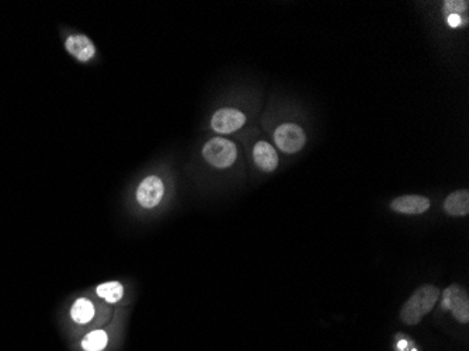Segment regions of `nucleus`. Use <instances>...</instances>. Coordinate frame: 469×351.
<instances>
[{
    "label": "nucleus",
    "mask_w": 469,
    "mask_h": 351,
    "mask_svg": "<svg viewBox=\"0 0 469 351\" xmlns=\"http://www.w3.org/2000/svg\"><path fill=\"white\" fill-rule=\"evenodd\" d=\"M440 297L438 288L434 286H422L418 288L400 311V319L406 325H418L437 304Z\"/></svg>",
    "instance_id": "nucleus-1"
},
{
    "label": "nucleus",
    "mask_w": 469,
    "mask_h": 351,
    "mask_svg": "<svg viewBox=\"0 0 469 351\" xmlns=\"http://www.w3.org/2000/svg\"><path fill=\"white\" fill-rule=\"evenodd\" d=\"M203 156L211 166L217 169H227L236 162L238 149L229 139L214 138L204 145Z\"/></svg>",
    "instance_id": "nucleus-2"
},
{
    "label": "nucleus",
    "mask_w": 469,
    "mask_h": 351,
    "mask_svg": "<svg viewBox=\"0 0 469 351\" xmlns=\"http://www.w3.org/2000/svg\"><path fill=\"white\" fill-rule=\"evenodd\" d=\"M274 140L277 147L286 154H297L306 142L304 129L295 124H283L276 129Z\"/></svg>",
    "instance_id": "nucleus-3"
},
{
    "label": "nucleus",
    "mask_w": 469,
    "mask_h": 351,
    "mask_svg": "<svg viewBox=\"0 0 469 351\" xmlns=\"http://www.w3.org/2000/svg\"><path fill=\"white\" fill-rule=\"evenodd\" d=\"M444 309H451L454 318L461 323L469 322V300L466 293L456 284L450 286L443 294Z\"/></svg>",
    "instance_id": "nucleus-4"
},
{
    "label": "nucleus",
    "mask_w": 469,
    "mask_h": 351,
    "mask_svg": "<svg viewBox=\"0 0 469 351\" xmlns=\"http://www.w3.org/2000/svg\"><path fill=\"white\" fill-rule=\"evenodd\" d=\"M165 186L161 177L149 176L142 180L137 190V199L141 206L144 208H154L156 206L163 197Z\"/></svg>",
    "instance_id": "nucleus-5"
},
{
    "label": "nucleus",
    "mask_w": 469,
    "mask_h": 351,
    "mask_svg": "<svg viewBox=\"0 0 469 351\" xmlns=\"http://www.w3.org/2000/svg\"><path fill=\"white\" fill-rule=\"evenodd\" d=\"M246 122V115L236 108H221L218 110L213 120L211 126L220 133H231L242 128Z\"/></svg>",
    "instance_id": "nucleus-6"
},
{
    "label": "nucleus",
    "mask_w": 469,
    "mask_h": 351,
    "mask_svg": "<svg viewBox=\"0 0 469 351\" xmlns=\"http://www.w3.org/2000/svg\"><path fill=\"white\" fill-rule=\"evenodd\" d=\"M390 206L400 214L419 215L430 208V201L423 195H400L392 201Z\"/></svg>",
    "instance_id": "nucleus-7"
},
{
    "label": "nucleus",
    "mask_w": 469,
    "mask_h": 351,
    "mask_svg": "<svg viewBox=\"0 0 469 351\" xmlns=\"http://www.w3.org/2000/svg\"><path fill=\"white\" fill-rule=\"evenodd\" d=\"M253 158H254L256 166L265 173L274 172L276 168L279 166L277 152L269 142H264V140H260V142L254 145Z\"/></svg>",
    "instance_id": "nucleus-8"
},
{
    "label": "nucleus",
    "mask_w": 469,
    "mask_h": 351,
    "mask_svg": "<svg viewBox=\"0 0 469 351\" xmlns=\"http://www.w3.org/2000/svg\"><path fill=\"white\" fill-rule=\"evenodd\" d=\"M66 51H68L71 55H74L76 59L86 62L90 60L94 54H96V48L94 44L90 41V38L85 37V35H71L68 37L65 42Z\"/></svg>",
    "instance_id": "nucleus-9"
},
{
    "label": "nucleus",
    "mask_w": 469,
    "mask_h": 351,
    "mask_svg": "<svg viewBox=\"0 0 469 351\" xmlns=\"http://www.w3.org/2000/svg\"><path fill=\"white\" fill-rule=\"evenodd\" d=\"M444 209L451 217H465L469 213V191L458 190L450 194L444 202Z\"/></svg>",
    "instance_id": "nucleus-10"
},
{
    "label": "nucleus",
    "mask_w": 469,
    "mask_h": 351,
    "mask_svg": "<svg viewBox=\"0 0 469 351\" xmlns=\"http://www.w3.org/2000/svg\"><path fill=\"white\" fill-rule=\"evenodd\" d=\"M71 316L74 322L79 325L89 323L94 316V307L93 302L88 298H79L71 308Z\"/></svg>",
    "instance_id": "nucleus-11"
},
{
    "label": "nucleus",
    "mask_w": 469,
    "mask_h": 351,
    "mask_svg": "<svg viewBox=\"0 0 469 351\" xmlns=\"http://www.w3.org/2000/svg\"><path fill=\"white\" fill-rule=\"evenodd\" d=\"M96 291H97V295L100 298H103L104 301H107L110 304L118 302L124 295V287L120 283H117V281L100 284Z\"/></svg>",
    "instance_id": "nucleus-12"
},
{
    "label": "nucleus",
    "mask_w": 469,
    "mask_h": 351,
    "mask_svg": "<svg viewBox=\"0 0 469 351\" xmlns=\"http://www.w3.org/2000/svg\"><path fill=\"white\" fill-rule=\"evenodd\" d=\"M107 343L108 337L104 330H93L82 340V347L85 351H103Z\"/></svg>",
    "instance_id": "nucleus-13"
},
{
    "label": "nucleus",
    "mask_w": 469,
    "mask_h": 351,
    "mask_svg": "<svg viewBox=\"0 0 469 351\" xmlns=\"http://www.w3.org/2000/svg\"><path fill=\"white\" fill-rule=\"evenodd\" d=\"M444 16H461L468 12V2L466 0H445L444 2Z\"/></svg>",
    "instance_id": "nucleus-14"
},
{
    "label": "nucleus",
    "mask_w": 469,
    "mask_h": 351,
    "mask_svg": "<svg viewBox=\"0 0 469 351\" xmlns=\"http://www.w3.org/2000/svg\"><path fill=\"white\" fill-rule=\"evenodd\" d=\"M447 22H448V24H450V27H452V28H456V27H459V26H462L463 23H462V17L461 16H448L447 17Z\"/></svg>",
    "instance_id": "nucleus-15"
}]
</instances>
